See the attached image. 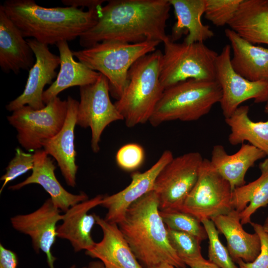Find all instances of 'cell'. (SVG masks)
Instances as JSON below:
<instances>
[{"label": "cell", "mask_w": 268, "mask_h": 268, "mask_svg": "<svg viewBox=\"0 0 268 268\" xmlns=\"http://www.w3.org/2000/svg\"><path fill=\"white\" fill-rule=\"evenodd\" d=\"M171 6L169 0H109L97 23L79 37V44L87 48L106 40L163 43L169 38L165 29Z\"/></svg>", "instance_id": "1"}, {"label": "cell", "mask_w": 268, "mask_h": 268, "mask_svg": "<svg viewBox=\"0 0 268 268\" xmlns=\"http://www.w3.org/2000/svg\"><path fill=\"white\" fill-rule=\"evenodd\" d=\"M1 5L24 38L47 45L79 37L97 23L101 8L45 7L33 0H6Z\"/></svg>", "instance_id": "2"}, {"label": "cell", "mask_w": 268, "mask_h": 268, "mask_svg": "<svg viewBox=\"0 0 268 268\" xmlns=\"http://www.w3.org/2000/svg\"><path fill=\"white\" fill-rule=\"evenodd\" d=\"M118 225L143 268L163 263L186 268L169 242L158 197L153 190L134 202Z\"/></svg>", "instance_id": "3"}, {"label": "cell", "mask_w": 268, "mask_h": 268, "mask_svg": "<svg viewBox=\"0 0 268 268\" xmlns=\"http://www.w3.org/2000/svg\"><path fill=\"white\" fill-rule=\"evenodd\" d=\"M162 56L161 51L156 50L139 58L129 70L128 85L114 103L129 128L149 122L162 96Z\"/></svg>", "instance_id": "4"}, {"label": "cell", "mask_w": 268, "mask_h": 268, "mask_svg": "<svg viewBox=\"0 0 268 268\" xmlns=\"http://www.w3.org/2000/svg\"><path fill=\"white\" fill-rule=\"evenodd\" d=\"M160 43L156 41L131 44L106 40L73 51V55L89 68L104 75L109 81L110 94L118 100L128 85V72L132 66L141 57L155 51Z\"/></svg>", "instance_id": "5"}, {"label": "cell", "mask_w": 268, "mask_h": 268, "mask_svg": "<svg viewBox=\"0 0 268 268\" xmlns=\"http://www.w3.org/2000/svg\"><path fill=\"white\" fill-rule=\"evenodd\" d=\"M222 93L215 80L190 79L164 90L149 121L153 127L174 120L196 121L220 102Z\"/></svg>", "instance_id": "6"}, {"label": "cell", "mask_w": 268, "mask_h": 268, "mask_svg": "<svg viewBox=\"0 0 268 268\" xmlns=\"http://www.w3.org/2000/svg\"><path fill=\"white\" fill-rule=\"evenodd\" d=\"M163 44L160 80L164 90L190 79L215 80L218 54L203 43H179L169 37Z\"/></svg>", "instance_id": "7"}, {"label": "cell", "mask_w": 268, "mask_h": 268, "mask_svg": "<svg viewBox=\"0 0 268 268\" xmlns=\"http://www.w3.org/2000/svg\"><path fill=\"white\" fill-rule=\"evenodd\" d=\"M67 106V100L56 97L41 109L24 106L12 112L7 119L17 131L20 145L27 151H35L43 148L44 140L54 136L62 129Z\"/></svg>", "instance_id": "8"}, {"label": "cell", "mask_w": 268, "mask_h": 268, "mask_svg": "<svg viewBox=\"0 0 268 268\" xmlns=\"http://www.w3.org/2000/svg\"><path fill=\"white\" fill-rule=\"evenodd\" d=\"M232 192L229 182L217 172L209 160L204 159L198 180L179 210L201 221L211 219L232 209Z\"/></svg>", "instance_id": "9"}, {"label": "cell", "mask_w": 268, "mask_h": 268, "mask_svg": "<svg viewBox=\"0 0 268 268\" xmlns=\"http://www.w3.org/2000/svg\"><path fill=\"white\" fill-rule=\"evenodd\" d=\"M203 158L198 152L174 157L160 171L153 190L157 194L160 210H179L194 187Z\"/></svg>", "instance_id": "10"}, {"label": "cell", "mask_w": 268, "mask_h": 268, "mask_svg": "<svg viewBox=\"0 0 268 268\" xmlns=\"http://www.w3.org/2000/svg\"><path fill=\"white\" fill-rule=\"evenodd\" d=\"M109 94V81L101 73L95 82L79 87L76 125L90 128L91 147L94 153L100 150L99 142L105 129L113 122L124 120Z\"/></svg>", "instance_id": "11"}, {"label": "cell", "mask_w": 268, "mask_h": 268, "mask_svg": "<svg viewBox=\"0 0 268 268\" xmlns=\"http://www.w3.org/2000/svg\"><path fill=\"white\" fill-rule=\"evenodd\" d=\"M231 51L230 45H225L215 63V80L221 89L219 103L225 118L247 100L254 99L257 103L268 101V82L251 81L235 72L231 64Z\"/></svg>", "instance_id": "12"}, {"label": "cell", "mask_w": 268, "mask_h": 268, "mask_svg": "<svg viewBox=\"0 0 268 268\" xmlns=\"http://www.w3.org/2000/svg\"><path fill=\"white\" fill-rule=\"evenodd\" d=\"M35 58V62L29 70L24 89L19 96L5 106L6 109L13 112L28 105L35 110L45 107L43 101L44 87L52 84L58 74L56 71L60 65V58L52 53L48 45L34 39L26 40Z\"/></svg>", "instance_id": "13"}, {"label": "cell", "mask_w": 268, "mask_h": 268, "mask_svg": "<svg viewBox=\"0 0 268 268\" xmlns=\"http://www.w3.org/2000/svg\"><path fill=\"white\" fill-rule=\"evenodd\" d=\"M60 212L50 198L33 212L10 218L15 230L30 237L34 251L37 253L41 251L45 254L49 268H55L57 258L51 250L58 237L57 223L63 219Z\"/></svg>", "instance_id": "14"}, {"label": "cell", "mask_w": 268, "mask_h": 268, "mask_svg": "<svg viewBox=\"0 0 268 268\" xmlns=\"http://www.w3.org/2000/svg\"><path fill=\"white\" fill-rule=\"evenodd\" d=\"M173 158L170 150H165L147 170L142 173H133L131 183L124 189L112 195L104 196L100 205L108 210L104 219L110 223H119L134 202L153 190L159 173Z\"/></svg>", "instance_id": "15"}, {"label": "cell", "mask_w": 268, "mask_h": 268, "mask_svg": "<svg viewBox=\"0 0 268 268\" xmlns=\"http://www.w3.org/2000/svg\"><path fill=\"white\" fill-rule=\"evenodd\" d=\"M67 101V115L63 128L54 136L43 141L42 148L56 160L67 184L74 187L78 168L75 163L74 129L79 102L71 96H68Z\"/></svg>", "instance_id": "16"}, {"label": "cell", "mask_w": 268, "mask_h": 268, "mask_svg": "<svg viewBox=\"0 0 268 268\" xmlns=\"http://www.w3.org/2000/svg\"><path fill=\"white\" fill-rule=\"evenodd\" d=\"M32 172L25 180L9 187L12 191L18 190L32 184L40 185L50 196L54 205L66 212L72 206L88 199L84 192L73 194L67 191L57 179L56 166L53 160L43 149L34 151Z\"/></svg>", "instance_id": "17"}, {"label": "cell", "mask_w": 268, "mask_h": 268, "mask_svg": "<svg viewBox=\"0 0 268 268\" xmlns=\"http://www.w3.org/2000/svg\"><path fill=\"white\" fill-rule=\"evenodd\" d=\"M96 224L101 228L103 238L86 255L97 259L106 268H143L139 263L116 223L106 221L95 214Z\"/></svg>", "instance_id": "18"}, {"label": "cell", "mask_w": 268, "mask_h": 268, "mask_svg": "<svg viewBox=\"0 0 268 268\" xmlns=\"http://www.w3.org/2000/svg\"><path fill=\"white\" fill-rule=\"evenodd\" d=\"M103 197L98 195L88 199L72 206L63 214V222L57 227V236L68 240L74 252L88 251L95 246L91 230L96 224L95 213L89 214L88 212L100 205Z\"/></svg>", "instance_id": "19"}, {"label": "cell", "mask_w": 268, "mask_h": 268, "mask_svg": "<svg viewBox=\"0 0 268 268\" xmlns=\"http://www.w3.org/2000/svg\"><path fill=\"white\" fill-rule=\"evenodd\" d=\"M35 56L19 29L0 5V67L5 73L18 74L34 65Z\"/></svg>", "instance_id": "20"}, {"label": "cell", "mask_w": 268, "mask_h": 268, "mask_svg": "<svg viewBox=\"0 0 268 268\" xmlns=\"http://www.w3.org/2000/svg\"><path fill=\"white\" fill-rule=\"evenodd\" d=\"M225 34L233 52L234 71L251 81L268 82V49L254 45L230 28L225 30Z\"/></svg>", "instance_id": "21"}, {"label": "cell", "mask_w": 268, "mask_h": 268, "mask_svg": "<svg viewBox=\"0 0 268 268\" xmlns=\"http://www.w3.org/2000/svg\"><path fill=\"white\" fill-rule=\"evenodd\" d=\"M219 233L227 241V249L234 262L242 260L246 263L253 262L261 249L259 237L256 233H249L243 228L240 212L232 209L226 214L212 217Z\"/></svg>", "instance_id": "22"}, {"label": "cell", "mask_w": 268, "mask_h": 268, "mask_svg": "<svg viewBox=\"0 0 268 268\" xmlns=\"http://www.w3.org/2000/svg\"><path fill=\"white\" fill-rule=\"evenodd\" d=\"M267 156L261 150L249 143H243L239 150L228 154L220 144L213 146L210 161L217 172L230 184L232 191L244 185L245 175L258 160Z\"/></svg>", "instance_id": "23"}, {"label": "cell", "mask_w": 268, "mask_h": 268, "mask_svg": "<svg viewBox=\"0 0 268 268\" xmlns=\"http://www.w3.org/2000/svg\"><path fill=\"white\" fill-rule=\"evenodd\" d=\"M177 19L169 37L173 42L187 35L184 42L190 44L203 43L214 36L208 25L203 24L201 16L204 13L205 0H169Z\"/></svg>", "instance_id": "24"}, {"label": "cell", "mask_w": 268, "mask_h": 268, "mask_svg": "<svg viewBox=\"0 0 268 268\" xmlns=\"http://www.w3.org/2000/svg\"><path fill=\"white\" fill-rule=\"evenodd\" d=\"M56 46L60 53V69L56 79L43 92L42 98L45 105L65 89L92 84L100 75L99 72L74 60L73 52L67 41L59 42Z\"/></svg>", "instance_id": "25"}, {"label": "cell", "mask_w": 268, "mask_h": 268, "mask_svg": "<svg viewBox=\"0 0 268 268\" xmlns=\"http://www.w3.org/2000/svg\"><path fill=\"white\" fill-rule=\"evenodd\" d=\"M228 25L252 44H268V0H242Z\"/></svg>", "instance_id": "26"}, {"label": "cell", "mask_w": 268, "mask_h": 268, "mask_svg": "<svg viewBox=\"0 0 268 268\" xmlns=\"http://www.w3.org/2000/svg\"><path fill=\"white\" fill-rule=\"evenodd\" d=\"M261 175L256 180L235 188L232 192V209L240 212L242 225L251 222V216L268 205V157L259 165Z\"/></svg>", "instance_id": "27"}, {"label": "cell", "mask_w": 268, "mask_h": 268, "mask_svg": "<svg viewBox=\"0 0 268 268\" xmlns=\"http://www.w3.org/2000/svg\"><path fill=\"white\" fill-rule=\"evenodd\" d=\"M249 111L248 106H240L230 117L225 118L231 131L228 141L234 146L248 141L268 157V120L254 122L249 117Z\"/></svg>", "instance_id": "28"}, {"label": "cell", "mask_w": 268, "mask_h": 268, "mask_svg": "<svg viewBox=\"0 0 268 268\" xmlns=\"http://www.w3.org/2000/svg\"><path fill=\"white\" fill-rule=\"evenodd\" d=\"M160 213L167 228L192 235L201 241L207 238L202 223L193 215L178 210H160Z\"/></svg>", "instance_id": "29"}, {"label": "cell", "mask_w": 268, "mask_h": 268, "mask_svg": "<svg viewBox=\"0 0 268 268\" xmlns=\"http://www.w3.org/2000/svg\"><path fill=\"white\" fill-rule=\"evenodd\" d=\"M204 226L208 239V260L220 268H239L219 238V232L211 219H203Z\"/></svg>", "instance_id": "30"}, {"label": "cell", "mask_w": 268, "mask_h": 268, "mask_svg": "<svg viewBox=\"0 0 268 268\" xmlns=\"http://www.w3.org/2000/svg\"><path fill=\"white\" fill-rule=\"evenodd\" d=\"M167 233L171 246L183 262L202 257L200 245L201 241L197 237L168 228Z\"/></svg>", "instance_id": "31"}, {"label": "cell", "mask_w": 268, "mask_h": 268, "mask_svg": "<svg viewBox=\"0 0 268 268\" xmlns=\"http://www.w3.org/2000/svg\"><path fill=\"white\" fill-rule=\"evenodd\" d=\"M242 1V0H205L204 17L217 27L228 25Z\"/></svg>", "instance_id": "32"}, {"label": "cell", "mask_w": 268, "mask_h": 268, "mask_svg": "<svg viewBox=\"0 0 268 268\" xmlns=\"http://www.w3.org/2000/svg\"><path fill=\"white\" fill-rule=\"evenodd\" d=\"M33 166V154L26 153L19 147L16 148L15 156L5 168V173L0 177V180L3 182L0 190V193L8 183L28 171L32 170Z\"/></svg>", "instance_id": "33"}, {"label": "cell", "mask_w": 268, "mask_h": 268, "mask_svg": "<svg viewBox=\"0 0 268 268\" xmlns=\"http://www.w3.org/2000/svg\"><path fill=\"white\" fill-rule=\"evenodd\" d=\"M145 153L140 145L131 143L122 146L117 151L116 160L122 170L132 171L139 168L144 162Z\"/></svg>", "instance_id": "34"}, {"label": "cell", "mask_w": 268, "mask_h": 268, "mask_svg": "<svg viewBox=\"0 0 268 268\" xmlns=\"http://www.w3.org/2000/svg\"><path fill=\"white\" fill-rule=\"evenodd\" d=\"M250 224L259 237L260 252L252 262L246 263L242 260H238L236 262L239 268H268V233L265 230L263 225L252 221Z\"/></svg>", "instance_id": "35"}, {"label": "cell", "mask_w": 268, "mask_h": 268, "mask_svg": "<svg viewBox=\"0 0 268 268\" xmlns=\"http://www.w3.org/2000/svg\"><path fill=\"white\" fill-rule=\"evenodd\" d=\"M18 259L13 251L0 244V268H17Z\"/></svg>", "instance_id": "36"}, {"label": "cell", "mask_w": 268, "mask_h": 268, "mask_svg": "<svg viewBox=\"0 0 268 268\" xmlns=\"http://www.w3.org/2000/svg\"><path fill=\"white\" fill-rule=\"evenodd\" d=\"M104 0H62V2L66 6L78 8L86 7L88 9H97L102 6Z\"/></svg>", "instance_id": "37"}, {"label": "cell", "mask_w": 268, "mask_h": 268, "mask_svg": "<svg viewBox=\"0 0 268 268\" xmlns=\"http://www.w3.org/2000/svg\"><path fill=\"white\" fill-rule=\"evenodd\" d=\"M184 263L190 268H220L203 256L199 258L187 260Z\"/></svg>", "instance_id": "38"}, {"label": "cell", "mask_w": 268, "mask_h": 268, "mask_svg": "<svg viewBox=\"0 0 268 268\" xmlns=\"http://www.w3.org/2000/svg\"><path fill=\"white\" fill-rule=\"evenodd\" d=\"M87 268H106L104 264L100 261H92L90 262Z\"/></svg>", "instance_id": "39"}, {"label": "cell", "mask_w": 268, "mask_h": 268, "mask_svg": "<svg viewBox=\"0 0 268 268\" xmlns=\"http://www.w3.org/2000/svg\"><path fill=\"white\" fill-rule=\"evenodd\" d=\"M148 268H176L173 265L166 263H163Z\"/></svg>", "instance_id": "40"}, {"label": "cell", "mask_w": 268, "mask_h": 268, "mask_svg": "<svg viewBox=\"0 0 268 268\" xmlns=\"http://www.w3.org/2000/svg\"><path fill=\"white\" fill-rule=\"evenodd\" d=\"M265 111L267 114H268V101L267 102V104L265 108Z\"/></svg>", "instance_id": "41"}, {"label": "cell", "mask_w": 268, "mask_h": 268, "mask_svg": "<svg viewBox=\"0 0 268 268\" xmlns=\"http://www.w3.org/2000/svg\"><path fill=\"white\" fill-rule=\"evenodd\" d=\"M264 226V228L265 229V230L268 233V225H263Z\"/></svg>", "instance_id": "42"}, {"label": "cell", "mask_w": 268, "mask_h": 268, "mask_svg": "<svg viewBox=\"0 0 268 268\" xmlns=\"http://www.w3.org/2000/svg\"><path fill=\"white\" fill-rule=\"evenodd\" d=\"M264 225H268V216L266 218V219L265 220Z\"/></svg>", "instance_id": "43"}, {"label": "cell", "mask_w": 268, "mask_h": 268, "mask_svg": "<svg viewBox=\"0 0 268 268\" xmlns=\"http://www.w3.org/2000/svg\"><path fill=\"white\" fill-rule=\"evenodd\" d=\"M69 268H76V266L75 265H72L70 267H69ZM82 268H87L86 267H84Z\"/></svg>", "instance_id": "44"}]
</instances>
